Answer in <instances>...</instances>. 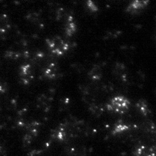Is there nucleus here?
<instances>
[{
  "instance_id": "1",
  "label": "nucleus",
  "mask_w": 156,
  "mask_h": 156,
  "mask_svg": "<svg viewBox=\"0 0 156 156\" xmlns=\"http://www.w3.org/2000/svg\"><path fill=\"white\" fill-rule=\"evenodd\" d=\"M131 106V102L124 95H115L106 103V110L115 114H123L128 112Z\"/></svg>"
},
{
  "instance_id": "2",
  "label": "nucleus",
  "mask_w": 156,
  "mask_h": 156,
  "mask_svg": "<svg viewBox=\"0 0 156 156\" xmlns=\"http://www.w3.org/2000/svg\"><path fill=\"white\" fill-rule=\"evenodd\" d=\"M48 47L55 55H64L69 49V44L66 42L61 37H54L46 40Z\"/></svg>"
},
{
  "instance_id": "3",
  "label": "nucleus",
  "mask_w": 156,
  "mask_h": 156,
  "mask_svg": "<svg viewBox=\"0 0 156 156\" xmlns=\"http://www.w3.org/2000/svg\"><path fill=\"white\" fill-rule=\"evenodd\" d=\"M148 4H149V1H145V0H135V1H132V2L129 4L126 10L130 13L137 12L145 9L148 5Z\"/></svg>"
},
{
  "instance_id": "4",
  "label": "nucleus",
  "mask_w": 156,
  "mask_h": 156,
  "mask_svg": "<svg viewBox=\"0 0 156 156\" xmlns=\"http://www.w3.org/2000/svg\"><path fill=\"white\" fill-rule=\"evenodd\" d=\"M77 31V24L74 20L73 16L68 17L65 26V34L67 36H72Z\"/></svg>"
},
{
  "instance_id": "5",
  "label": "nucleus",
  "mask_w": 156,
  "mask_h": 156,
  "mask_svg": "<svg viewBox=\"0 0 156 156\" xmlns=\"http://www.w3.org/2000/svg\"><path fill=\"white\" fill-rule=\"evenodd\" d=\"M90 78L93 80V81H98L100 80L102 77L103 75V71L101 67L99 66H95L92 69H90V73L88 74Z\"/></svg>"
},
{
  "instance_id": "6",
  "label": "nucleus",
  "mask_w": 156,
  "mask_h": 156,
  "mask_svg": "<svg viewBox=\"0 0 156 156\" xmlns=\"http://www.w3.org/2000/svg\"><path fill=\"white\" fill-rule=\"evenodd\" d=\"M136 108L137 109V111L139 112L140 114H142L144 116H147V115L149 114L150 111L149 108H148L147 103H146L145 101L140 100L136 102L135 104Z\"/></svg>"
},
{
  "instance_id": "7",
  "label": "nucleus",
  "mask_w": 156,
  "mask_h": 156,
  "mask_svg": "<svg viewBox=\"0 0 156 156\" xmlns=\"http://www.w3.org/2000/svg\"><path fill=\"white\" fill-rule=\"evenodd\" d=\"M154 152L152 150L145 147H140L136 151L135 156H153Z\"/></svg>"
},
{
  "instance_id": "8",
  "label": "nucleus",
  "mask_w": 156,
  "mask_h": 156,
  "mask_svg": "<svg viewBox=\"0 0 156 156\" xmlns=\"http://www.w3.org/2000/svg\"><path fill=\"white\" fill-rule=\"evenodd\" d=\"M86 5H87V9H88L90 11L93 12H97L98 10V7L96 4L94 3L92 1L87 2Z\"/></svg>"
}]
</instances>
